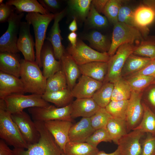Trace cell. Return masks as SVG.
Returning a JSON list of instances; mask_svg holds the SVG:
<instances>
[{
    "label": "cell",
    "instance_id": "37",
    "mask_svg": "<svg viewBox=\"0 0 155 155\" xmlns=\"http://www.w3.org/2000/svg\"><path fill=\"white\" fill-rule=\"evenodd\" d=\"M128 102V100L111 101L105 108L113 118L125 120Z\"/></svg>",
    "mask_w": 155,
    "mask_h": 155
},
{
    "label": "cell",
    "instance_id": "16",
    "mask_svg": "<svg viewBox=\"0 0 155 155\" xmlns=\"http://www.w3.org/2000/svg\"><path fill=\"white\" fill-rule=\"evenodd\" d=\"M40 60L43 69V74L47 79L61 69V61L55 59L52 45L47 40L41 49Z\"/></svg>",
    "mask_w": 155,
    "mask_h": 155
},
{
    "label": "cell",
    "instance_id": "24",
    "mask_svg": "<svg viewBox=\"0 0 155 155\" xmlns=\"http://www.w3.org/2000/svg\"><path fill=\"white\" fill-rule=\"evenodd\" d=\"M19 55L7 52L0 53V71L20 78L21 71Z\"/></svg>",
    "mask_w": 155,
    "mask_h": 155
},
{
    "label": "cell",
    "instance_id": "15",
    "mask_svg": "<svg viewBox=\"0 0 155 155\" xmlns=\"http://www.w3.org/2000/svg\"><path fill=\"white\" fill-rule=\"evenodd\" d=\"M44 122L46 127L53 136L61 151L63 152L66 144L70 141L69 133L73 124L72 122L53 120Z\"/></svg>",
    "mask_w": 155,
    "mask_h": 155
},
{
    "label": "cell",
    "instance_id": "8",
    "mask_svg": "<svg viewBox=\"0 0 155 155\" xmlns=\"http://www.w3.org/2000/svg\"><path fill=\"white\" fill-rule=\"evenodd\" d=\"M4 100L7 110L11 114L23 111L26 108L45 107L50 105L49 102L42 98V95L34 94L27 95L12 94Z\"/></svg>",
    "mask_w": 155,
    "mask_h": 155
},
{
    "label": "cell",
    "instance_id": "50",
    "mask_svg": "<svg viewBox=\"0 0 155 155\" xmlns=\"http://www.w3.org/2000/svg\"><path fill=\"white\" fill-rule=\"evenodd\" d=\"M13 150H11L3 140H0V155H13Z\"/></svg>",
    "mask_w": 155,
    "mask_h": 155
},
{
    "label": "cell",
    "instance_id": "38",
    "mask_svg": "<svg viewBox=\"0 0 155 155\" xmlns=\"http://www.w3.org/2000/svg\"><path fill=\"white\" fill-rule=\"evenodd\" d=\"M124 1L108 0L102 13L113 25L118 22V15Z\"/></svg>",
    "mask_w": 155,
    "mask_h": 155
},
{
    "label": "cell",
    "instance_id": "48",
    "mask_svg": "<svg viewBox=\"0 0 155 155\" xmlns=\"http://www.w3.org/2000/svg\"><path fill=\"white\" fill-rule=\"evenodd\" d=\"M144 75L155 78V59L152 60L144 68L139 71L129 76V77Z\"/></svg>",
    "mask_w": 155,
    "mask_h": 155
},
{
    "label": "cell",
    "instance_id": "20",
    "mask_svg": "<svg viewBox=\"0 0 155 155\" xmlns=\"http://www.w3.org/2000/svg\"><path fill=\"white\" fill-rule=\"evenodd\" d=\"M24 93L23 85L20 78L0 71V99H4L12 94Z\"/></svg>",
    "mask_w": 155,
    "mask_h": 155
},
{
    "label": "cell",
    "instance_id": "55",
    "mask_svg": "<svg viewBox=\"0 0 155 155\" xmlns=\"http://www.w3.org/2000/svg\"><path fill=\"white\" fill-rule=\"evenodd\" d=\"M96 155H120V153L117 148L114 152L110 153H106L103 151H99Z\"/></svg>",
    "mask_w": 155,
    "mask_h": 155
},
{
    "label": "cell",
    "instance_id": "58",
    "mask_svg": "<svg viewBox=\"0 0 155 155\" xmlns=\"http://www.w3.org/2000/svg\"><path fill=\"white\" fill-rule=\"evenodd\" d=\"M153 84H155V78L154 80Z\"/></svg>",
    "mask_w": 155,
    "mask_h": 155
},
{
    "label": "cell",
    "instance_id": "40",
    "mask_svg": "<svg viewBox=\"0 0 155 155\" xmlns=\"http://www.w3.org/2000/svg\"><path fill=\"white\" fill-rule=\"evenodd\" d=\"M112 118L105 108H100L90 119L91 125L96 130L106 127L108 122Z\"/></svg>",
    "mask_w": 155,
    "mask_h": 155
},
{
    "label": "cell",
    "instance_id": "34",
    "mask_svg": "<svg viewBox=\"0 0 155 155\" xmlns=\"http://www.w3.org/2000/svg\"><path fill=\"white\" fill-rule=\"evenodd\" d=\"M113 83L111 101L128 100L132 90L126 80L121 77Z\"/></svg>",
    "mask_w": 155,
    "mask_h": 155
},
{
    "label": "cell",
    "instance_id": "39",
    "mask_svg": "<svg viewBox=\"0 0 155 155\" xmlns=\"http://www.w3.org/2000/svg\"><path fill=\"white\" fill-rule=\"evenodd\" d=\"M155 78L144 75H137L129 77L126 80L132 90L141 92L153 84Z\"/></svg>",
    "mask_w": 155,
    "mask_h": 155
},
{
    "label": "cell",
    "instance_id": "6",
    "mask_svg": "<svg viewBox=\"0 0 155 155\" xmlns=\"http://www.w3.org/2000/svg\"><path fill=\"white\" fill-rule=\"evenodd\" d=\"M23 12L16 11L9 19L8 28L0 38V52L17 53L20 52L17 46L21 20Z\"/></svg>",
    "mask_w": 155,
    "mask_h": 155
},
{
    "label": "cell",
    "instance_id": "13",
    "mask_svg": "<svg viewBox=\"0 0 155 155\" xmlns=\"http://www.w3.org/2000/svg\"><path fill=\"white\" fill-rule=\"evenodd\" d=\"M30 24L27 22H21L20 24L17 46L26 61H35L34 51L35 42L30 34Z\"/></svg>",
    "mask_w": 155,
    "mask_h": 155
},
{
    "label": "cell",
    "instance_id": "51",
    "mask_svg": "<svg viewBox=\"0 0 155 155\" xmlns=\"http://www.w3.org/2000/svg\"><path fill=\"white\" fill-rule=\"evenodd\" d=\"M108 0H94L92 1V4L99 13H102Z\"/></svg>",
    "mask_w": 155,
    "mask_h": 155
},
{
    "label": "cell",
    "instance_id": "49",
    "mask_svg": "<svg viewBox=\"0 0 155 155\" xmlns=\"http://www.w3.org/2000/svg\"><path fill=\"white\" fill-rule=\"evenodd\" d=\"M148 87L146 99V103H144L155 113V84H152Z\"/></svg>",
    "mask_w": 155,
    "mask_h": 155
},
{
    "label": "cell",
    "instance_id": "26",
    "mask_svg": "<svg viewBox=\"0 0 155 155\" xmlns=\"http://www.w3.org/2000/svg\"><path fill=\"white\" fill-rule=\"evenodd\" d=\"M152 59L147 57L137 55L133 53L127 59L121 72L122 76L130 75L141 70L149 63Z\"/></svg>",
    "mask_w": 155,
    "mask_h": 155
},
{
    "label": "cell",
    "instance_id": "21",
    "mask_svg": "<svg viewBox=\"0 0 155 155\" xmlns=\"http://www.w3.org/2000/svg\"><path fill=\"white\" fill-rule=\"evenodd\" d=\"M71 105L73 119L79 117L90 118L100 108L92 98H76Z\"/></svg>",
    "mask_w": 155,
    "mask_h": 155
},
{
    "label": "cell",
    "instance_id": "36",
    "mask_svg": "<svg viewBox=\"0 0 155 155\" xmlns=\"http://www.w3.org/2000/svg\"><path fill=\"white\" fill-rule=\"evenodd\" d=\"M67 88L66 78L61 69L47 79L45 92H54Z\"/></svg>",
    "mask_w": 155,
    "mask_h": 155
},
{
    "label": "cell",
    "instance_id": "3",
    "mask_svg": "<svg viewBox=\"0 0 155 155\" xmlns=\"http://www.w3.org/2000/svg\"><path fill=\"white\" fill-rule=\"evenodd\" d=\"M11 115L7 109L4 100L0 99V137L14 148L27 149L29 145Z\"/></svg>",
    "mask_w": 155,
    "mask_h": 155
},
{
    "label": "cell",
    "instance_id": "2",
    "mask_svg": "<svg viewBox=\"0 0 155 155\" xmlns=\"http://www.w3.org/2000/svg\"><path fill=\"white\" fill-rule=\"evenodd\" d=\"M20 79L25 93L42 95L46 90L47 79L43 74L40 67L35 61L21 59Z\"/></svg>",
    "mask_w": 155,
    "mask_h": 155
},
{
    "label": "cell",
    "instance_id": "42",
    "mask_svg": "<svg viewBox=\"0 0 155 155\" xmlns=\"http://www.w3.org/2000/svg\"><path fill=\"white\" fill-rule=\"evenodd\" d=\"M112 141L106 127H105L95 130L87 139L86 142L97 148L98 144L102 142H111Z\"/></svg>",
    "mask_w": 155,
    "mask_h": 155
},
{
    "label": "cell",
    "instance_id": "32",
    "mask_svg": "<svg viewBox=\"0 0 155 155\" xmlns=\"http://www.w3.org/2000/svg\"><path fill=\"white\" fill-rule=\"evenodd\" d=\"M142 104L144 108L142 118L139 125L133 130H139L155 136V113L144 103Z\"/></svg>",
    "mask_w": 155,
    "mask_h": 155
},
{
    "label": "cell",
    "instance_id": "57",
    "mask_svg": "<svg viewBox=\"0 0 155 155\" xmlns=\"http://www.w3.org/2000/svg\"><path fill=\"white\" fill-rule=\"evenodd\" d=\"M61 155H66L64 153H63V152Z\"/></svg>",
    "mask_w": 155,
    "mask_h": 155
},
{
    "label": "cell",
    "instance_id": "56",
    "mask_svg": "<svg viewBox=\"0 0 155 155\" xmlns=\"http://www.w3.org/2000/svg\"><path fill=\"white\" fill-rule=\"evenodd\" d=\"M3 0H0V4L3 3Z\"/></svg>",
    "mask_w": 155,
    "mask_h": 155
},
{
    "label": "cell",
    "instance_id": "47",
    "mask_svg": "<svg viewBox=\"0 0 155 155\" xmlns=\"http://www.w3.org/2000/svg\"><path fill=\"white\" fill-rule=\"evenodd\" d=\"M0 4V22H7L9 18L16 11V8L14 6L6 3Z\"/></svg>",
    "mask_w": 155,
    "mask_h": 155
},
{
    "label": "cell",
    "instance_id": "28",
    "mask_svg": "<svg viewBox=\"0 0 155 155\" xmlns=\"http://www.w3.org/2000/svg\"><path fill=\"white\" fill-rule=\"evenodd\" d=\"M46 101L54 104L57 107H63L71 104L73 98L71 91L68 88L57 91L45 92L42 96Z\"/></svg>",
    "mask_w": 155,
    "mask_h": 155
},
{
    "label": "cell",
    "instance_id": "19",
    "mask_svg": "<svg viewBox=\"0 0 155 155\" xmlns=\"http://www.w3.org/2000/svg\"><path fill=\"white\" fill-rule=\"evenodd\" d=\"M133 18L135 26L140 30L144 37L148 36L150 30L148 26L155 19L153 11L142 4L134 10Z\"/></svg>",
    "mask_w": 155,
    "mask_h": 155
},
{
    "label": "cell",
    "instance_id": "45",
    "mask_svg": "<svg viewBox=\"0 0 155 155\" xmlns=\"http://www.w3.org/2000/svg\"><path fill=\"white\" fill-rule=\"evenodd\" d=\"M143 141L141 155H155V136L149 133Z\"/></svg>",
    "mask_w": 155,
    "mask_h": 155
},
{
    "label": "cell",
    "instance_id": "30",
    "mask_svg": "<svg viewBox=\"0 0 155 155\" xmlns=\"http://www.w3.org/2000/svg\"><path fill=\"white\" fill-rule=\"evenodd\" d=\"M133 53L155 59V36H148L144 38L135 46Z\"/></svg>",
    "mask_w": 155,
    "mask_h": 155
},
{
    "label": "cell",
    "instance_id": "43",
    "mask_svg": "<svg viewBox=\"0 0 155 155\" xmlns=\"http://www.w3.org/2000/svg\"><path fill=\"white\" fill-rule=\"evenodd\" d=\"M89 13V21L91 25L96 28H103L107 26L108 21L106 17L101 15L91 4Z\"/></svg>",
    "mask_w": 155,
    "mask_h": 155
},
{
    "label": "cell",
    "instance_id": "1",
    "mask_svg": "<svg viewBox=\"0 0 155 155\" xmlns=\"http://www.w3.org/2000/svg\"><path fill=\"white\" fill-rule=\"evenodd\" d=\"M40 137L38 142L24 149L14 148L13 155H61L63 152L44 122L34 121Z\"/></svg>",
    "mask_w": 155,
    "mask_h": 155
},
{
    "label": "cell",
    "instance_id": "22",
    "mask_svg": "<svg viewBox=\"0 0 155 155\" xmlns=\"http://www.w3.org/2000/svg\"><path fill=\"white\" fill-rule=\"evenodd\" d=\"M95 131L91 125L90 118L82 117L71 127L69 133L70 140L77 142H86Z\"/></svg>",
    "mask_w": 155,
    "mask_h": 155
},
{
    "label": "cell",
    "instance_id": "29",
    "mask_svg": "<svg viewBox=\"0 0 155 155\" xmlns=\"http://www.w3.org/2000/svg\"><path fill=\"white\" fill-rule=\"evenodd\" d=\"M99 151L86 142L70 141L66 144L63 152L66 155H96Z\"/></svg>",
    "mask_w": 155,
    "mask_h": 155
},
{
    "label": "cell",
    "instance_id": "23",
    "mask_svg": "<svg viewBox=\"0 0 155 155\" xmlns=\"http://www.w3.org/2000/svg\"><path fill=\"white\" fill-rule=\"evenodd\" d=\"M61 69L65 76L67 88L71 91L81 73L78 65L71 56L65 52L60 60Z\"/></svg>",
    "mask_w": 155,
    "mask_h": 155
},
{
    "label": "cell",
    "instance_id": "25",
    "mask_svg": "<svg viewBox=\"0 0 155 155\" xmlns=\"http://www.w3.org/2000/svg\"><path fill=\"white\" fill-rule=\"evenodd\" d=\"M78 66L82 75L103 82L108 71V62L95 61Z\"/></svg>",
    "mask_w": 155,
    "mask_h": 155
},
{
    "label": "cell",
    "instance_id": "5",
    "mask_svg": "<svg viewBox=\"0 0 155 155\" xmlns=\"http://www.w3.org/2000/svg\"><path fill=\"white\" fill-rule=\"evenodd\" d=\"M144 38L137 28L118 22L114 25L111 46L108 53L111 57L122 45L134 44L135 43L137 44Z\"/></svg>",
    "mask_w": 155,
    "mask_h": 155
},
{
    "label": "cell",
    "instance_id": "35",
    "mask_svg": "<svg viewBox=\"0 0 155 155\" xmlns=\"http://www.w3.org/2000/svg\"><path fill=\"white\" fill-rule=\"evenodd\" d=\"M91 46L101 52H107L110 47L111 42L106 36L96 31H94L86 37Z\"/></svg>",
    "mask_w": 155,
    "mask_h": 155
},
{
    "label": "cell",
    "instance_id": "14",
    "mask_svg": "<svg viewBox=\"0 0 155 155\" xmlns=\"http://www.w3.org/2000/svg\"><path fill=\"white\" fill-rule=\"evenodd\" d=\"M144 133L134 129L121 137L117 144L120 155H141L142 147L140 141Z\"/></svg>",
    "mask_w": 155,
    "mask_h": 155
},
{
    "label": "cell",
    "instance_id": "53",
    "mask_svg": "<svg viewBox=\"0 0 155 155\" xmlns=\"http://www.w3.org/2000/svg\"><path fill=\"white\" fill-rule=\"evenodd\" d=\"M142 4L150 7L155 13V0H143Z\"/></svg>",
    "mask_w": 155,
    "mask_h": 155
},
{
    "label": "cell",
    "instance_id": "9",
    "mask_svg": "<svg viewBox=\"0 0 155 155\" xmlns=\"http://www.w3.org/2000/svg\"><path fill=\"white\" fill-rule=\"evenodd\" d=\"M135 46L134 44H124L118 48L108 62V71L103 83H113L122 77L123 67L127 57L133 53Z\"/></svg>",
    "mask_w": 155,
    "mask_h": 155
},
{
    "label": "cell",
    "instance_id": "18",
    "mask_svg": "<svg viewBox=\"0 0 155 155\" xmlns=\"http://www.w3.org/2000/svg\"><path fill=\"white\" fill-rule=\"evenodd\" d=\"M103 83L88 76L82 75L71 91L73 97L76 98H92L95 92Z\"/></svg>",
    "mask_w": 155,
    "mask_h": 155
},
{
    "label": "cell",
    "instance_id": "11",
    "mask_svg": "<svg viewBox=\"0 0 155 155\" xmlns=\"http://www.w3.org/2000/svg\"><path fill=\"white\" fill-rule=\"evenodd\" d=\"M11 117L29 146L38 142L40 137V133L34 121L27 113L22 111L11 114Z\"/></svg>",
    "mask_w": 155,
    "mask_h": 155
},
{
    "label": "cell",
    "instance_id": "7",
    "mask_svg": "<svg viewBox=\"0 0 155 155\" xmlns=\"http://www.w3.org/2000/svg\"><path fill=\"white\" fill-rule=\"evenodd\" d=\"M67 51L78 65L95 61L108 62L111 57L108 53L96 51L80 40L77 41L75 47L68 46Z\"/></svg>",
    "mask_w": 155,
    "mask_h": 155
},
{
    "label": "cell",
    "instance_id": "31",
    "mask_svg": "<svg viewBox=\"0 0 155 155\" xmlns=\"http://www.w3.org/2000/svg\"><path fill=\"white\" fill-rule=\"evenodd\" d=\"M112 141L117 144L119 140L127 133L125 120L112 118L106 126Z\"/></svg>",
    "mask_w": 155,
    "mask_h": 155
},
{
    "label": "cell",
    "instance_id": "33",
    "mask_svg": "<svg viewBox=\"0 0 155 155\" xmlns=\"http://www.w3.org/2000/svg\"><path fill=\"white\" fill-rule=\"evenodd\" d=\"M103 83L102 86L94 93L92 98L100 107L105 108L111 101L114 84L110 82Z\"/></svg>",
    "mask_w": 155,
    "mask_h": 155
},
{
    "label": "cell",
    "instance_id": "10",
    "mask_svg": "<svg viewBox=\"0 0 155 155\" xmlns=\"http://www.w3.org/2000/svg\"><path fill=\"white\" fill-rule=\"evenodd\" d=\"M71 103L63 107H56L50 105L45 107H34L28 108L34 121L45 122L53 120H61L72 122L71 114Z\"/></svg>",
    "mask_w": 155,
    "mask_h": 155
},
{
    "label": "cell",
    "instance_id": "54",
    "mask_svg": "<svg viewBox=\"0 0 155 155\" xmlns=\"http://www.w3.org/2000/svg\"><path fill=\"white\" fill-rule=\"evenodd\" d=\"M69 30L71 32H75L78 29L76 19L74 18L69 26Z\"/></svg>",
    "mask_w": 155,
    "mask_h": 155
},
{
    "label": "cell",
    "instance_id": "12",
    "mask_svg": "<svg viewBox=\"0 0 155 155\" xmlns=\"http://www.w3.org/2000/svg\"><path fill=\"white\" fill-rule=\"evenodd\" d=\"M141 93L132 90L128 100L125 120L128 133L135 128L142 119L144 108L141 102Z\"/></svg>",
    "mask_w": 155,
    "mask_h": 155
},
{
    "label": "cell",
    "instance_id": "52",
    "mask_svg": "<svg viewBox=\"0 0 155 155\" xmlns=\"http://www.w3.org/2000/svg\"><path fill=\"white\" fill-rule=\"evenodd\" d=\"M77 34L75 32H71L68 35V38L71 43V46L75 47L77 42Z\"/></svg>",
    "mask_w": 155,
    "mask_h": 155
},
{
    "label": "cell",
    "instance_id": "27",
    "mask_svg": "<svg viewBox=\"0 0 155 155\" xmlns=\"http://www.w3.org/2000/svg\"><path fill=\"white\" fill-rule=\"evenodd\" d=\"M5 3L14 6L19 12H36L42 15L50 13L36 0H8Z\"/></svg>",
    "mask_w": 155,
    "mask_h": 155
},
{
    "label": "cell",
    "instance_id": "41",
    "mask_svg": "<svg viewBox=\"0 0 155 155\" xmlns=\"http://www.w3.org/2000/svg\"><path fill=\"white\" fill-rule=\"evenodd\" d=\"M92 2L91 0H71L67 3L74 12L81 18L84 19L88 13Z\"/></svg>",
    "mask_w": 155,
    "mask_h": 155
},
{
    "label": "cell",
    "instance_id": "44",
    "mask_svg": "<svg viewBox=\"0 0 155 155\" xmlns=\"http://www.w3.org/2000/svg\"><path fill=\"white\" fill-rule=\"evenodd\" d=\"M134 11L129 6L122 5L118 14V22L135 27L133 18Z\"/></svg>",
    "mask_w": 155,
    "mask_h": 155
},
{
    "label": "cell",
    "instance_id": "46",
    "mask_svg": "<svg viewBox=\"0 0 155 155\" xmlns=\"http://www.w3.org/2000/svg\"><path fill=\"white\" fill-rule=\"evenodd\" d=\"M38 1L42 6L50 13L52 12L54 14H57L61 11L60 1L57 0H38Z\"/></svg>",
    "mask_w": 155,
    "mask_h": 155
},
{
    "label": "cell",
    "instance_id": "17",
    "mask_svg": "<svg viewBox=\"0 0 155 155\" xmlns=\"http://www.w3.org/2000/svg\"><path fill=\"white\" fill-rule=\"evenodd\" d=\"M65 10L63 9L60 12L55 14L54 22L46 38V40L51 44L53 49L55 57L56 59L60 60L65 51L62 44V38L61 35L59 22L64 17Z\"/></svg>",
    "mask_w": 155,
    "mask_h": 155
},
{
    "label": "cell",
    "instance_id": "4",
    "mask_svg": "<svg viewBox=\"0 0 155 155\" xmlns=\"http://www.w3.org/2000/svg\"><path fill=\"white\" fill-rule=\"evenodd\" d=\"M55 15L51 13L42 15L38 13L30 12L28 13L25 16L26 21L32 25L33 28L35 38V62L40 68L42 67L41 52L46 38V30Z\"/></svg>",
    "mask_w": 155,
    "mask_h": 155
}]
</instances>
